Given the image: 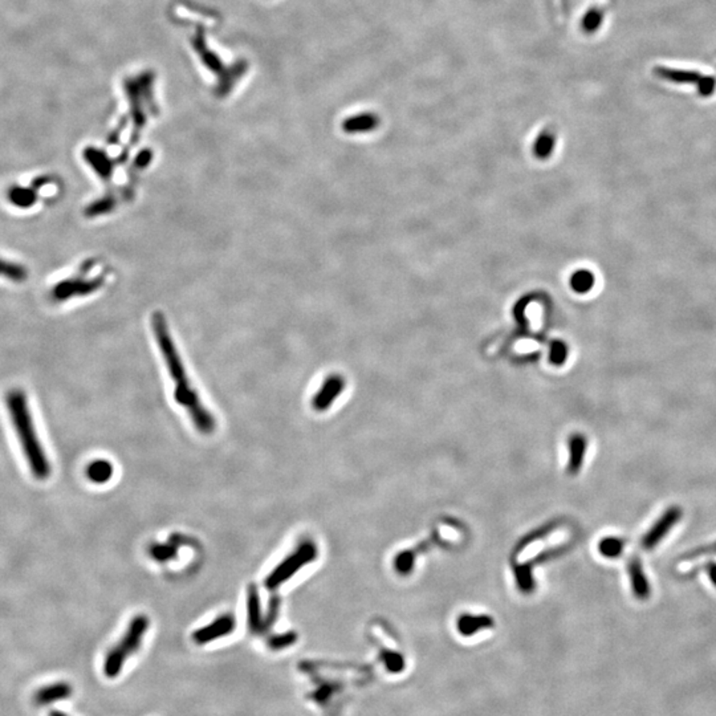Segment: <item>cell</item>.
<instances>
[{
	"instance_id": "ac0fdd59",
	"label": "cell",
	"mask_w": 716,
	"mask_h": 716,
	"mask_svg": "<svg viewBox=\"0 0 716 716\" xmlns=\"http://www.w3.org/2000/svg\"><path fill=\"white\" fill-rule=\"evenodd\" d=\"M126 659L128 658L119 651V648H116L115 646L110 648L103 661L105 677H108L109 679H115L116 677H119Z\"/></svg>"
},
{
	"instance_id": "4fadbf2b",
	"label": "cell",
	"mask_w": 716,
	"mask_h": 716,
	"mask_svg": "<svg viewBox=\"0 0 716 716\" xmlns=\"http://www.w3.org/2000/svg\"><path fill=\"white\" fill-rule=\"evenodd\" d=\"M494 619L488 615H471L463 614L458 619V631L461 635L468 637L477 634V631L490 629L494 625Z\"/></svg>"
},
{
	"instance_id": "f546056e",
	"label": "cell",
	"mask_w": 716,
	"mask_h": 716,
	"mask_svg": "<svg viewBox=\"0 0 716 716\" xmlns=\"http://www.w3.org/2000/svg\"><path fill=\"white\" fill-rule=\"evenodd\" d=\"M48 716H68L66 713L60 711V710H52L51 713L48 714Z\"/></svg>"
},
{
	"instance_id": "484cf974",
	"label": "cell",
	"mask_w": 716,
	"mask_h": 716,
	"mask_svg": "<svg viewBox=\"0 0 716 716\" xmlns=\"http://www.w3.org/2000/svg\"><path fill=\"white\" fill-rule=\"evenodd\" d=\"M568 355H569V352H568V346L565 342L555 341L552 344L549 359L553 365H563L564 362L566 361Z\"/></svg>"
},
{
	"instance_id": "d4e9b609",
	"label": "cell",
	"mask_w": 716,
	"mask_h": 716,
	"mask_svg": "<svg viewBox=\"0 0 716 716\" xmlns=\"http://www.w3.org/2000/svg\"><path fill=\"white\" fill-rule=\"evenodd\" d=\"M414 561H415V556H414L412 550H405L395 557L394 565H395L397 572H399L401 575H408L414 566Z\"/></svg>"
},
{
	"instance_id": "9a60e30c",
	"label": "cell",
	"mask_w": 716,
	"mask_h": 716,
	"mask_svg": "<svg viewBox=\"0 0 716 716\" xmlns=\"http://www.w3.org/2000/svg\"><path fill=\"white\" fill-rule=\"evenodd\" d=\"M115 474V467L109 461L96 459L90 461L86 468V475L89 481L95 484L108 483Z\"/></svg>"
},
{
	"instance_id": "603a6c76",
	"label": "cell",
	"mask_w": 716,
	"mask_h": 716,
	"mask_svg": "<svg viewBox=\"0 0 716 716\" xmlns=\"http://www.w3.org/2000/svg\"><path fill=\"white\" fill-rule=\"evenodd\" d=\"M297 642V634L295 631H287L281 634H273L267 638V646L272 651H280L293 646Z\"/></svg>"
},
{
	"instance_id": "7402d4cb",
	"label": "cell",
	"mask_w": 716,
	"mask_h": 716,
	"mask_svg": "<svg viewBox=\"0 0 716 716\" xmlns=\"http://www.w3.org/2000/svg\"><path fill=\"white\" fill-rule=\"evenodd\" d=\"M28 271L17 263H12L4 259H0V276L11 280V281H24L27 279Z\"/></svg>"
},
{
	"instance_id": "83f0119b",
	"label": "cell",
	"mask_w": 716,
	"mask_h": 716,
	"mask_svg": "<svg viewBox=\"0 0 716 716\" xmlns=\"http://www.w3.org/2000/svg\"><path fill=\"white\" fill-rule=\"evenodd\" d=\"M713 555H716V541L713 543V544L699 546L697 549L690 550L688 553L683 555L682 560H694V559H699V557H704V556H713Z\"/></svg>"
},
{
	"instance_id": "30bf717a",
	"label": "cell",
	"mask_w": 716,
	"mask_h": 716,
	"mask_svg": "<svg viewBox=\"0 0 716 716\" xmlns=\"http://www.w3.org/2000/svg\"><path fill=\"white\" fill-rule=\"evenodd\" d=\"M247 624L248 630L252 634H263L264 631V615L261 614V604L259 592L254 584L247 588Z\"/></svg>"
},
{
	"instance_id": "44dd1931",
	"label": "cell",
	"mask_w": 716,
	"mask_h": 716,
	"mask_svg": "<svg viewBox=\"0 0 716 716\" xmlns=\"http://www.w3.org/2000/svg\"><path fill=\"white\" fill-rule=\"evenodd\" d=\"M555 143H556V136L552 130H544L543 133H540L539 137L536 138L535 141V145H533V153L540 158V159H546L548 158L553 149H555Z\"/></svg>"
},
{
	"instance_id": "8fae6325",
	"label": "cell",
	"mask_w": 716,
	"mask_h": 716,
	"mask_svg": "<svg viewBox=\"0 0 716 716\" xmlns=\"http://www.w3.org/2000/svg\"><path fill=\"white\" fill-rule=\"evenodd\" d=\"M628 573L630 579L631 589L638 599H648L651 593L648 577L645 575L642 563L638 557H631L628 563Z\"/></svg>"
},
{
	"instance_id": "2e32d148",
	"label": "cell",
	"mask_w": 716,
	"mask_h": 716,
	"mask_svg": "<svg viewBox=\"0 0 716 716\" xmlns=\"http://www.w3.org/2000/svg\"><path fill=\"white\" fill-rule=\"evenodd\" d=\"M84 155L86 162L100 175V178H103L105 182H109L113 174V163L109 161V158H106L105 154L95 150L93 148L88 149Z\"/></svg>"
},
{
	"instance_id": "ba28073f",
	"label": "cell",
	"mask_w": 716,
	"mask_h": 716,
	"mask_svg": "<svg viewBox=\"0 0 716 716\" xmlns=\"http://www.w3.org/2000/svg\"><path fill=\"white\" fill-rule=\"evenodd\" d=\"M345 388V381L341 375H329L316 392V395L312 399V408L316 411H325L329 409L333 402L340 397L342 390Z\"/></svg>"
},
{
	"instance_id": "f1b7e54d",
	"label": "cell",
	"mask_w": 716,
	"mask_h": 716,
	"mask_svg": "<svg viewBox=\"0 0 716 716\" xmlns=\"http://www.w3.org/2000/svg\"><path fill=\"white\" fill-rule=\"evenodd\" d=\"M704 570H706L708 579L711 580V582L714 584V586L716 588V563H714V561H710V563L707 564V565L704 566Z\"/></svg>"
},
{
	"instance_id": "5b68a950",
	"label": "cell",
	"mask_w": 716,
	"mask_h": 716,
	"mask_svg": "<svg viewBox=\"0 0 716 716\" xmlns=\"http://www.w3.org/2000/svg\"><path fill=\"white\" fill-rule=\"evenodd\" d=\"M681 517H682L681 507H678V506L670 507L642 537V541H641L642 548L646 550L654 549L662 541V539H665L667 533L670 532V529L681 520Z\"/></svg>"
},
{
	"instance_id": "7a4b0ae2",
	"label": "cell",
	"mask_w": 716,
	"mask_h": 716,
	"mask_svg": "<svg viewBox=\"0 0 716 716\" xmlns=\"http://www.w3.org/2000/svg\"><path fill=\"white\" fill-rule=\"evenodd\" d=\"M6 404L19 444L32 475L39 480L48 479L52 473L51 461L36 432L27 395L20 389H12L7 392Z\"/></svg>"
},
{
	"instance_id": "e0dca14e",
	"label": "cell",
	"mask_w": 716,
	"mask_h": 716,
	"mask_svg": "<svg viewBox=\"0 0 716 716\" xmlns=\"http://www.w3.org/2000/svg\"><path fill=\"white\" fill-rule=\"evenodd\" d=\"M8 199L12 205L17 206L19 208H30L37 202V192L34 188L14 186L10 188Z\"/></svg>"
},
{
	"instance_id": "277c9868",
	"label": "cell",
	"mask_w": 716,
	"mask_h": 716,
	"mask_svg": "<svg viewBox=\"0 0 716 716\" xmlns=\"http://www.w3.org/2000/svg\"><path fill=\"white\" fill-rule=\"evenodd\" d=\"M237 628V621L232 614H222L208 625L194 631L191 638L197 645H207L217 639L231 634Z\"/></svg>"
},
{
	"instance_id": "52a82bcc",
	"label": "cell",
	"mask_w": 716,
	"mask_h": 716,
	"mask_svg": "<svg viewBox=\"0 0 716 716\" xmlns=\"http://www.w3.org/2000/svg\"><path fill=\"white\" fill-rule=\"evenodd\" d=\"M103 277H97L95 280H86L84 277L77 276L57 284L52 290V296L57 301L68 300L72 299V296H84L99 290L100 286H103Z\"/></svg>"
},
{
	"instance_id": "9c48e42d",
	"label": "cell",
	"mask_w": 716,
	"mask_h": 716,
	"mask_svg": "<svg viewBox=\"0 0 716 716\" xmlns=\"http://www.w3.org/2000/svg\"><path fill=\"white\" fill-rule=\"evenodd\" d=\"M73 694V688L68 682L60 681V682L50 683L46 686H41L37 688L32 695L36 706H50L57 702L68 699Z\"/></svg>"
},
{
	"instance_id": "6da1fadb",
	"label": "cell",
	"mask_w": 716,
	"mask_h": 716,
	"mask_svg": "<svg viewBox=\"0 0 716 716\" xmlns=\"http://www.w3.org/2000/svg\"><path fill=\"white\" fill-rule=\"evenodd\" d=\"M152 326H153V333L155 335L159 352L165 359L169 375L174 382V388H175L174 398H175L177 404L181 405L183 409L188 410L191 422L194 424V426L199 432H202L205 435L212 434L217 427L215 418L208 410L206 409L198 392H195V389L191 386V381L186 373L182 358L179 356L178 349L171 339L168 321L161 312L153 313Z\"/></svg>"
},
{
	"instance_id": "d6986e66",
	"label": "cell",
	"mask_w": 716,
	"mask_h": 716,
	"mask_svg": "<svg viewBox=\"0 0 716 716\" xmlns=\"http://www.w3.org/2000/svg\"><path fill=\"white\" fill-rule=\"evenodd\" d=\"M595 283H596V277H595V273L589 270H579L576 272L572 275L570 277V287L572 290L577 293H588L590 290H593L595 287Z\"/></svg>"
},
{
	"instance_id": "ffe728a7",
	"label": "cell",
	"mask_w": 716,
	"mask_h": 716,
	"mask_svg": "<svg viewBox=\"0 0 716 716\" xmlns=\"http://www.w3.org/2000/svg\"><path fill=\"white\" fill-rule=\"evenodd\" d=\"M625 546H626V541L624 539H619V537H614V536H609V537H604L599 544H598V552L604 556V557H608V559H617L619 557L624 550H625Z\"/></svg>"
},
{
	"instance_id": "8992f818",
	"label": "cell",
	"mask_w": 716,
	"mask_h": 716,
	"mask_svg": "<svg viewBox=\"0 0 716 716\" xmlns=\"http://www.w3.org/2000/svg\"><path fill=\"white\" fill-rule=\"evenodd\" d=\"M149 625H150V621H149L148 615L138 614L130 621L123 637L121 638V641L117 645H115V648H119L126 658L132 654H136L141 648L143 637L149 629Z\"/></svg>"
},
{
	"instance_id": "7c38bea8",
	"label": "cell",
	"mask_w": 716,
	"mask_h": 716,
	"mask_svg": "<svg viewBox=\"0 0 716 716\" xmlns=\"http://www.w3.org/2000/svg\"><path fill=\"white\" fill-rule=\"evenodd\" d=\"M569 461H568V473L570 475L579 474L581 466L584 463L586 453V439L582 434H573L569 438Z\"/></svg>"
},
{
	"instance_id": "3957f363",
	"label": "cell",
	"mask_w": 716,
	"mask_h": 716,
	"mask_svg": "<svg viewBox=\"0 0 716 716\" xmlns=\"http://www.w3.org/2000/svg\"><path fill=\"white\" fill-rule=\"evenodd\" d=\"M319 549L312 540L300 541L295 550L290 553L281 563L275 566L272 572L267 576L264 585L268 590H276L284 585L290 577H293L301 568L317 559Z\"/></svg>"
},
{
	"instance_id": "5bb4252c",
	"label": "cell",
	"mask_w": 716,
	"mask_h": 716,
	"mask_svg": "<svg viewBox=\"0 0 716 716\" xmlns=\"http://www.w3.org/2000/svg\"><path fill=\"white\" fill-rule=\"evenodd\" d=\"M378 123H379L378 116H375L373 113H362V115H357V116H353V117L344 121L342 129L350 135L368 133V132L375 130V128L378 126Z\"/></svg>"
},
{
	"instance_id": "4316f807",
	"label": "cell",
	"mask_w": 716,
	"mask_h": 716,
	"mask_svg": "<svg viewBox=\"0 0 716 716\" xmlns=\"http://www.w3.org/2000/svg\"><path fill=\"white\" fill-rule=\"evenodd\" d=\"M279 612H280V598L273 596L270 601V609L264 615V631L270 630L272 628L273 624L276 622V619L279 617Z\"/></svg>"
},
{
	"instance_id": "cb8c5ba5",
	"label": "cell",
	"mask_w": 716,
	"mask_h": 716,
	"mask_svg": "<svg viewBox=\"0 0 716 716\" xmlns=\"http://www.w3.org/2000/svg\"><path fill=\"white\" fill-rule=\"evenodd\" d=\"M149 555L155 561H169L177 555V546L172 544H153L149 548Z\"/></svg>"
}]
</instances>
